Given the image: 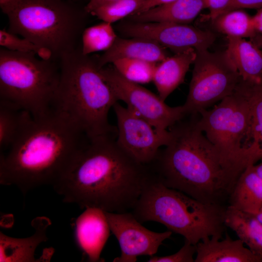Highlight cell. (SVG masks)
<instances>
[{"label":"cell","instance_id":"obj_31","mask_svg":"<svg viewBox=\"0 0 262 262\" xmlns=\"http://www.w3.org/2000/svg\"><path fill=\"white\" fill-rule=\"evenodd\" d=\"M232 0H204L209 10L208 18L213 20L218 16L228 12Z\"/></svg>","mask_w":262,"mask_h":262},{"label":"cell","instance_id":"obj_14","mask_svg":"<svg viewBox=\"0 0 262 262\" xmlns=\"http://www.w3.org/2000/svg\"><path fill=\"white\" fill-rule=\"evenodd\" d=\"M77 243L89 262H99L111 231L104 211L88 207L75 221Z\"/></svg>","mask_w":262,"mask_h":262},{"label":"cell","instance_id":"obj_25","mask_svg":"<svg viewBox=\"0 0 262 262\" xmlns=\"http://www.w3.org/2000/svg\"><path fill=\"white\" fill-rule=\"evenodd\" d=\"M212 21L214 28L227 36L251 39L257 34L252 16L240 9L223 13Z\"/></svg>","mask_w":262,"mask_h":262},{"label":"cell","instance_id":"obj_40","mask_svg":"<svg viewBox=\"0 0 262 262\" xmlns=\"http://www.w3.org/2000/svg\"><path fill=\"white\" fill-rule=\"evenodd\" d=\"M72 0L73 1H74L75 2H77V1H78L79 0Z\"/></svg>","mask_w":262,"mask_h":262},{"label":"cell","instance_id":"obj_19","mask_svg":"<svg viewBox=\"0 0 262 262\" xmlns=\"http://www.w3.org/2000/svg\"><path fill=\"white\" fill-rule=\"evenodd\" d=\"M204 0H175L128 16L136 22H169L188 24L206 8Z\"/></svg>","mask_w":262,"mask_h":262},{"label":"cell","instance_id":"obj_39","mask_svg":"<svg viewBox=\"0 0 262 262\" xmlns=\"http://www.w3.org/2000/svg\"><path fill=\"white\" fill-rule=\"evenodd\" d=\"M9 0H0V4L4 3L8 1Z\"/></svg>","mask_w":262,"mask_h":262},{"label":"cell","instance_id":"obj_10","mask_svg":"<svg viewBox=\"0 0 262 262\" xmlns=\"http://www.w3.org/2000/svg\"><path fill=\"white\" fill-rule=\"evenodd\" d=\"M100 72L117 100L147 120L157 130L165 131L187 115L182 105H167L160 97L139 84L124 78L113 66H102Z\"/></svg>","mask_w":262,"mask_h":262},{"label":"cell","instance_id":"obj_23","mask_svg":"<svg viewBox=\"0 0 262 262\" xmlns=\"http://www.w3.org/2000/svg\"><path fill=\"white\" fill-rule=\"evenodd\" d=\"M251 108L249 163L255 164L262 159V83L252 84L244 81Z\"/></svg>","mask_w":262,"mask_h":262},{"label":"cell","instance_id":"obj_21","mask_svg":"<svg viewBox=\"0 0 262 262\" xmlns=\"http://www.w3.org/2000/svg\"><path fill=\"white\" fill-rule=\"evenodd\" d=\"M230 206L253 214L262 208V178L253 164L240 175L230 193Z\"/></svg>","mask_w":262,"mask_h":262},{"label":"cell","instance_id":"obj_16","mask_svg":"<svg viewBox=\"0 0 262 262\" xmlns=\"http://www.w3.org/2000/svg\"><path fill=\"white\" fill-rule=\"evenodd\" d=\"M167 57L165 47L155 41L141 37L125 39L117 36L112 46L97 59L99 66L102 67L122 58L157 63Z\"/></svg>","mask_w":262,"mask_h":262},{"label":"cell","instance_id":"obj_27","mask_svg":"<svg viewBox=\"0 0 262 262\" xmlns=\"http://www.w3.org/2000/svg\"><path fill=\"white\" fill-rule=\"evenodd\" d=\"M112 64L124 78L138 84L152 81L157 66L155 63L130 58L117 59Z\"/></svg>","mask_w":262,"mask_h":262},{"label":"cell","instance_id":"obj_3","mask_svg":"<svg viewBox=\"0 0 262 262\" xmlns=\"http://www.w3.org/2000/svg\"><path fill=\"white\" fill-rule=\"evenodd\" d=\"M198 116L186 115L171 126L168 142L148 166L167 187L203 202L219 204L222 196L230 194L238 178L199 128Z\"/></svg>","mask_w":262,"mask_h":262},{"label":"cell","instance_id":"obj_17","mask_svg":"<svg viewBox=\"0 0 262 262\" xmlns=\"http://www.w3.org/2000/svg\"><path fill=\"white\" fill-rule=\"evenodd\" d=\"M51 224L46 217H37L32 221L35 232L30 237L16 238L0 233V262H34L44 260L36 259L35 251L40 243L48 238L46 231Z\"/></svg>","mask_w":262,"mask_h":262},{"label":"cell","instance_id":"obj_18","mask_svg":"<svg viewBox=\"0 0 262 262\" xmlns=\"http://www.w3.org/2000/svg\"><path fill=\"white\" fill-rule=\"evenodd\" d=\"M196 57V50L189 49L168 56L157 64L152 81L164 101L183 82Z\"/></svg>","mask_w":262,"mask_h":262},{"label":"cell","instance_id":"obj_1","mask_svg":"<svg viewBox=\"0 0 262 262\" xmlns=\"http://www.w3.org/2000/svg\"><path fill=\"white\" fill-rule=\"evenodd\" d=\"M117 133L90 139L74 163L52 186L63 201L81 209L131 212L151 176L116 142Z\"/></svg>","mask_w":262,"mask_h":262},{"label":"cell","instance_id":"obj_35","mask_svg":"<svg viewBox=\"0 0 262 262\" xmlns=\"http://www.w3.org/2000/svg\"><path fill=\"white\" fill-rule=\"evenodd\" d=\"M252 18L256 33L262 35V7L259 8Z\"/></svg>","mask_w":262,"mask_h":262},{"label":"cell","instance_id":"obj_36","mask_svg":"<svg viewBox=\"0 0 262 262\" xmlns=\"http://www.w3.org/2000/svg\"><path fill=\"white\" fill-rule=\"evenodd\" d=\"M250 41L259 48L262 47V35L256 34L255 36L250 39Z\"/></svg>","mask_w":262,"mask_h":262},{"label":"cell","instance_id":"obj_2","mask_svg":"<svg viewBox=\"0 0 262 262\" xmlns=\"http://www.w3.org/2000/svg\"><path fill=\"white\" fill-rule=\"evenodd\" d=\"M90 138L56 108L42 115L28 114L16 139L0 156V183L23 194L52 185L69 168Z\"/></svg>","mask_w":262,"mask_h":262},{"label":"cell","instance_id":"obj_33","mask_svg":"<svg viewBox=\"0 0 262 262\" xmlns=\"http://www.w3.org/2000/svg\"><path fill=\"white\" fill-rule=\"evenodd\" d=\"M174 0H146L141 7L132 15L140 13L155 6Z\"/></svg>","mask_w":262,"mask_h":262},{"label":"cell","instance_id":"obj_4","mask_svg":"<svg viewBox=\"0 0 262 262\" xmlns=\"http://www.w3.org/2000/svg\"><path fill=\"white\" fill-rule=\"evenodd\" d=\"M60 78L55 108L67 115L89 138L117 133L108 114L118 101L103 77L97 59L81 47L59 60Z\"/></svg>","mask_w":262,"mask_h":262},{"label":"cell","instance_id":"obj_9","mask_svg":"<svg viewBox=\"0 0 262 262\" xmlns=\"http://www.w3.org/2000/svg\"><path fill=\"white\" fill-rule=\"evenodd\" d=\"M196 51L188 94L183 105L187 115L199 114L231 95L242 80L226 50Z\"/></svg>","mask_w":262,"mask_h":262},{"label":"cell","instance_id":"obj_34","mask_svg":"<svg viewBox=\"0 0 262 262\" xmlns=\"http://www.w3.org/2000/svg\"><path fill=\"white\" fill-rule=\"evenodd\" d=\"M117 0H89L84 6V9L88 14L100 6L112 3Z\"/></svg>","mask_w":262,"mask_h":262},{"label":"cell","instance_id":"obj_6","mask_svg":"<svg viewBox=\"0 0 262 262\" xmlns=\"http://www.w3.org/2000/svg\"><path fill=\"white\" fill-rule=\"evenodd\" d=\"M10 33L49 50L59 62L78 49L84 26V8L70 0H9L0 4Z\"/></svg>","mask_w":262,"mask_h":262},{"label":"cell","instance_id":"obj_12","mask_svg":"<svg viewBox=\"0 0 262 262\" xmlns=\"http://www.w3.org/2000/svg\"><path fill=\"white\" fill-rule=\"evenodd\" d=\"M118 29L125 36L151 40L176 53L189 49H208L216 38L211 31L186 24L129 21L120 24Z\"/></svg>","mask_w":262,"mask_h":262},{"label":"cell","instance_id":"obj_22","mask_svg":"<svg viewBox=\"0 0 262 262\" xmlns=\"http://www.w3.org/2000/svg\"><path fill=\"white\" fill-rule=\"evenodd\" d=\"M224 223L254 254L262 257V223L255 214L229 205L226 208Z\"/></svg>","mask_w":262,"mask_h":262},{"label":"cell","instance_id":"obj_29","mask_svg":"<svg viewBox=\"0 0 262 262\" xmlns=\"http://www.w3.org/2000/svg\"><path fill=\"white\" fill-rule=\"evenodd\" d=\"M0 45L6 49L20 52H32L44 60L52 59V52L49 49L40 47L32 42L8 31H0Z\"/></svg>","mask_w":262,"mask_h":262},{"label":"cell","instance_id":"obj_37","mask_svg":"<svg viewBox=\"0 0 262 262\" xmlns=\"http://www.w3.org/2000/svg\"><path fill=\"white\" fill-rule=\"evenodd\" d=\"M260 161L259 164H253V167L258 175L262 178V159Z\"/></svg>","mask_w":262,"mask_h":262},{"label":"cell","instance_id":"obj_15","mask_svg":"<svg viewBox=\"0 0 262 262\" xmlns=\"http://www.w3.org/2000/svg\"><path fill=\"white\" fill-rule=\"evenodd\" d=\"M220 239L214 236L198 243L195 262H262V257L246 247L240 239L233 240L228 235Z\"/></svg>","mask_w":262,"mask_h":262},{"label":"cell","instance_id":"obj_20","mask_svg":"<svg viewBox=\"0 0 262 262\" xmlns=\"http://www.w3.org/2000/svg\"><path fill=\"white\" fill-rule=\"evenodd\" d=\"M226 51L242 80L252 84L262 83V51L251 41L227 36Z\"/></svg>","mask_w":262,"mask_h":262},{"label":"cell","instance_id":"obj_5","mask_svg":"<svg viewBox=\"0 0 262 262\" xmlns=\"http://www.w3.org/2000/svg\"><path fill=\"white\" fill-rule=\"evenodd\" d=\"M151 174L131 211L138 221L162 224L194 245L212 237L221 238L226 208L167 187Z\"/></svg>","mask_w":262,"mask_h":262},{"label":"cell","instance_id":"obj_8","mask_svg":"<svg viewBox=\"0 0 262 262\" xmlns=\"http://www.w3.org/2000/svg\"><path fill=\"white\" fill-rule=\"evenodd\" d=\"M198 126L225 166L238 177L248 166L251 108L244 81L213 109L199 114Z\"/></svg>","mask_w":262,"mask_h":262},{"label":"cell","instance_id":"obj_24","mask_svg":"<svg viewBox=\"0 0 262 262\" xmlns=\"http://www.w3.org/2000/svg\"><path fill=\"white\" fill-rule=\"evenodd\" d=\"M28 113L8 101L0 99V153L14 143Z\"/></svg>","mask_w":262,"mask_h":262},{"label":"cell","instance_id":"obj_30","mask_svg":"<svg viewBox=\"0 0 262 262\" xmlns=\"http://www.w3.org/2000/svg\"><path fill=\"white\" fill-rule=\"evenodd\" d=\"M196 254V245L187 241L176 253L164 256H151L148 262H195L194 256Z\"/></svg>","mask_w":262,"mask_h":262},{"label":"cell","instance_id":"obj_7","mask_svg":"<svg viewBox=\"0 0 262 262\" xmlns=\"http://www.w3.org/2000/svg\"><path fill=\"white\" fill-rule=\"evenodd\" d=\"M60 78L59 62L42 59L32 52L0 49V99L33 116L55 108Z\"/></svg>","mask_w":262,"mask_h":262},{"label":"cell","instance_id":"obj_13","mask_svg":"<svg viewBox=\"0 0 262 262\" xmlns=\"http://www.w3.org/2000/svg\"><path fill=\"white\" fill-rule=\"evenodd\" d=\"M111 229L118 241L121 255L115 262H135L140 256H153L163 242L169 238L170 230L152 231L142 225L131 212L118 213L105 211Z\"/></svg>","mask_w":262,"mask_h":262},{"label":"cell","instance_id":"obj_28","mask_svg":"<svg viewBox=\"0 0 262 262\" xmlns=\"http://www.w3.org/2000/svg\"><path fill=\"white\" fill-rule=\"evenodd\" d=\"M146 0H117L100 6L90 14L103 22L113 23L134 14Z\"/></svg>","mask_w":262,"mask_h":262},{"label":"cell","instance_id":"obj_11","mask_svg":"<svg viewBox=\"0 0 262 262\" xmlns=\"http://www.w3.org/2000/svg\"><path fill=\"white\" fill-rule=\"evenodd\" d=\"M117 120L118 145L138 163L150 164L162 147L170 138V132L157 130L147 120L118 101L113 106Z\"/></svg>","mask_w":262,"mask_h":262},{"label":"cell","instance_id":"obj_32","mask_svg":"<svg viewBox=\"0 0 262 262\" xmlns=\"http://www.w3.org/2000/svg\"><path fill=\"white\" fill-rule=\"evenodd\" d=\"M262 7V0H232L228 12L242 8H261Z\"/></svg>","mask_w":262,"mask_h":262},{"label":"cell","instance_id":"obj_26","mask_svg":"<svg viewBox=\"0 0 262 262\" xmlns=\"http://www.w3.org/2000/svg\"><path fill=\"white\" fill-rule=\"evenodd\" d=\"M117 36L112 23L103 22L85 28L82 34L81 50L82 53H90L106 51L113 45Z\"/></svg>","mask_w":262,"mask_h":262},{"label":"cell","instance_id":"obj_38","mask_svg":"<svg viewBox=\"0 0 262 262\" xmlns=\"http://www.w3.org/2000/svg\"><path fill=\"white\" fill-rule=\"evenodd\" d=\"M257 218L262 223V208L255 214Z\"/></svg>","mask_w":262,"mask_h":262}]
</instances>
